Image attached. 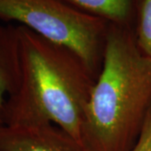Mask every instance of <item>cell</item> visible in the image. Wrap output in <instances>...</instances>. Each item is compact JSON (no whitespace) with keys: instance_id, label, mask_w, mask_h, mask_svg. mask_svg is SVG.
I'll use <instances>...</instances> for the list:
<instances>
[{"instance_id":"1","label":"cell","mask_w":151,"mask_h":151,"mask_svg":"<svg viewBox=\"0 0 151 151\" xmlns=\"http://www.w3.org/2000/svg\"><path fill=\"white\" fill-rule=\"evenodd\" d=\"M20 76L7 97L4 125L52 123L81 145L97 76L70 49L17 25Z\"/></svg>"},{"instance_id":"2","label":"cell","mask_w":151,"mask_h":151,"mask_svg":"<svg viewBox=\"0 0 151 151\" xmlns=\"http://www.w3.org/2000/svg\"><path fill=\"white\" fill-rule=\"evenodd\" d=\"M151 108V58L133 26L110 23L103 63L86 110L87 151H132Z\"/></svg>"},{"instance_id":"3","label":"cell","mask_w":151,"mask_h":151,"mask_svg":"<svg viewBox=\"0 0 151 151\" xmlns=\"http://www.w3.org/2000/svg\"><path fill=\"white\" fill-rule=\"evenodd\" d=\"M0 19L19 23L70 49L97 77L110 24L108 20L62 0H0Z\"/></svg>"},{"instance_id":"4","label":"cell","mask_w":151,"mask_h":151,"mask_svg":"<svg viewBox=\"0 0 151 151\" xmlns=\"http://www.w3.org/2000/svg\"><path fill=\"white\" fill-rule=\"evenodd\" d=\"M0 151H87L52 123L0 125Z\"/></svg>"},{"instance_id":"5","label":"cell","mask_w":151,"mask_h":151,"mask_svg":"<svg viewBox=\"0 0 151 151\" xmlns=\"http://www.w3.org/2000/svg\"><path fill=\"white\" fill-rule=\"evenodd\" d=\"M20 76L17 26L0 24V125L7 97L18 87Z\"/></svg>"},{"instance_id":"6","label":"cell","mask_w":151,"mask_h":151,"mask_svg":"<svg viewBox=\"0 0 151 151\" xmlns=\"http://www.w3.org/2000/svg\"><path fill=\"white\" fill-rule=\"evenodd\" d=\"M110 23L134 26L138 0H62Z\"/></svg>"},{"instance_id":"7","label":"cell","mask_w":151,"mask_h":151,"mask_svg":"<svg viewBox=\"0 0 151 151\" xmlns=\"http://www.w3.org/2000/svg\"><path fill=\"white\" fill-rule=\"evenodd\" d=\"M134 30L140 50L151 58V0H138Z\"/></svg>"},{"instance_id":"8","label":"cell","mask_w":151,"mask_h":151,"mask_svg":"<svg viewBox=\"0 0 151 151\" xmlns=\"http://www.w3.org/2000/svg\"><path fill=\"white\" fill-rule=\"evenodd\" d=\"M132 151H151V108L146 116L140 134Z\"/></svg>"}]
</instances>
